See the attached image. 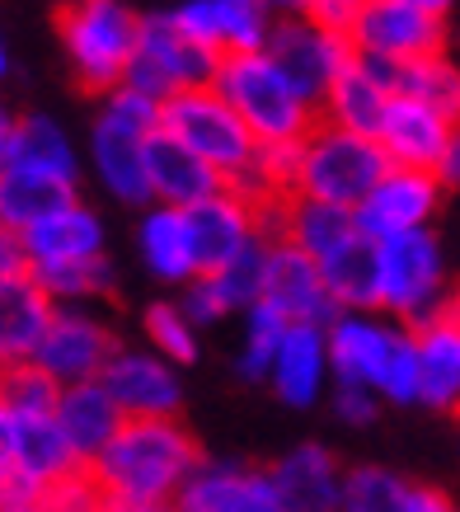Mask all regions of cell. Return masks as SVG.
Masks as SVG:
<instances>
[{"instance_id": "16", "label": "cell", "mask_w": 460, "mask_h": 512, "mask_svg": "<svg viewBox=\"0 0 460 512\" xmlns=\"http://www.w3.org/2000/svg\"><path fill=\"white\" fill-rule=\"evenodd\" d=\"M165 15L184 38H193V43L216 52V57L263 52L268 29H273V15L259 10L254 0H184V5H174Z\"/></svg>"}, {"instance_id": "17", "label": "cell", "mask_w": 460, "mask_h": 512, "mask_svg": "<svg viewBox=\"0 0 460 512\" xmlns=\"http://www.w3.org/2000/svg\"><path fill=\"white\" fill-rule=\"evenodd\" d=\"M263 475H268L277 512H338L343 461L324 442H296Z\"/></svg>"}, {"instance_id": "15", "label": "cell", "mask_w": 460, "mask_h": 512, "mask_svg": "<svg viewBox=\"0 0 460 512\" xmlns=\"http://www.w3.org/2000/svg\"><path fill=\"white\" fill-rule=\"evenodd\" d=\"M456 141H460L456 118H442L437 109L414 104V99H399V94H390V104L381 113V127H376V146H381L390 170L432 174Z\"/></svg>"}, {"instance_id": "5", "label": "cell", "mask_w": 460, "mask_h": 512, "mask_svg": "<svg viewBox=\"0 0 460 512\" xmlns=\"http://www.w3.org/2000/svg\"><path fill=\"white\" fill-rule=\"evenodd\" d=\"M390 170L381 156V146L353 132L315 123L301 141V174H296V198L324 202V207H343L353 212L367 198L376 179Z\"/></svg>"}, {"instance_id": "45", "label": "cell", "mask_w": 460, "mask_h": 512, "mask_svg": "<svg viewBox=\"0 0 460 512\" xmlns=\"http://www.w3.org/2000/svg\"><path fill=\"white\" fill-rule=\"evenodd\" d=\"M357 10H362V0H301V19H310L324 33H348Z\"/></svg>"}, {"instance_id": "46", "label": "cell", "mask_w": 460, "mask_h": 512, "mask_svg": "<svg viewBox=\"0 0 460 512\" xmlns=\"http://www.w3.org/2000/svg\"><path fill=\"white\" fill-rule=\"evenodd\" d=\"M43 489L29 480V475H19L15 466H0V508H19V503H38Z\"/></svg>"}, {"instance_id": "9", "label": "cell", "mask_w": 460, "mask_h": 512, "mask_svg": "<svg viewBox=\"0 0 460 512\" xmlns=\"http://www.w3.org/2000/svg\"><path fill=\"white\" fill-rule=\"evenodd\" d=\"M118 353V334L99 311L90 306H52L33 367L47 372L57 386H80V381H99L104 362Z\"/></svg>"}, {"instance_id": "41", "label": "cell", "mask_w": 460, "mask_h": 512, "mask_svg": "<svg viewBox=\"0 0 460 512\" xmlns=\"http://www.w3.org/2000/svg\"><path fill=\"white\" fill-rule=\"evenodd\" d=\"M108 118H118L123 127H132V132H141V137H151L155 127H160V104L155 99H146V94L127 90V85H113V90L104 94V109Z\"/></svg>"}, {"instance_id": "7", "label": "cell", "mask_w": 460, "mask_h": 512, "mask_svg": "<svg viewBox=\"0 0 460 512\" xmlns=\"http://www.w3.org/2000/svg\"><path fill=\"white\" fill-rule=\"evenodd\" d=\"M216 52L198 47L193 38L169 24V15H137V47H132V57L123 66V80L127 90L146 94L155 104H165L169 94L179 90H207L216 76Z\"/></svg>"}, {"instance_id": "27", "label": "cell", "mask_w": 460, "mask_h": 512, "mask_svg": "<svg viewBox=\"0 0 460 512\" xmlns=\"http://www.w3.org/2000/svg\"><path fill=\"white\" fill-rule=\"evenodd\" d=\"M52 419H57L62 437L71 442V451H76L85 466H90L94 456H99V451L113 442V433L123 428L118 404L108 400L99 381H80V386H62V390H57Z\"/></svg>"}, {"instance_id": "51", "label": "cell", "mask_w": 460, "mask_h": 512, "mask_svg": "<svg viewBox=\"0 0 460 512\" xmlns=\"http://www.w3.org/2000/svg\"><path fill=\"white\" fill-rule=\"evenodd\" d=\"M414 10H423V15H432V19H446V10L456 5V0H409Z\"/></svg>"}, {"instance_id": "37", "label": "cell", "mask_w": 460, "mask_h": 512, "mask_svg": "<svg viewBox=\"0 0 460 512\" xmlns=\"http://www.w3.org/2000/svg\"><path fill=\"white\" fill-rule=\"evenodd\" d=\"M57 381L47 372H38L33 362H15V367H0V414L10 419H33V414H52L57 404Z\"/></svg>"}, {"instance_id": "3", "label": "cell", "mask_w": 460, "mask_h": 512, "mask_svg": "<svg viewBox=\"0 0 460 512\" xmlns=\"http://www.w3.org/2000/svg\"><path fill=\"white\" fill-rule=\"evenodd\" d=\"M207 90L245 123L254 146L306 141V132L315 127V109L282 80V71L263 52H230V57H221Z\"/></svg>"}, {"instance_id": "12", "label": "cell", "mask_w": 460, "mask_h": 512, "mask_svg": "<svg viewBox=\"0 0 460 512\" xmlns=\"http://www.w3.org/2000/svg\"><path fill=\"white\" fill-rule=\"evenodd\" d=\"M442 198H446V188L432 174L385 170L376 179V188L353 207V226L371 245L390 240V235H404V231H423L442 212Z\"/></svg>"}, {"instance_id": "52", "label": "cell", "mask_w": 460, "mask_h": 512, "mask_svg": "<svg viewBox=\"0 0 460 512\" xmlns=\"http://www.w3.org/2000/svg\"><path fill=\"white\" fill-rule=\"evenodd\" d=\"M0 466H10V419L0 414Z\"/></svg>"}, {"instance_id": "50", "label": "cell", "mask_w": 460, "mask_h": 512, "mask_svg": "<svg viewBox=\"0 0 460 512\" xmlns=\"http://www.w3.org/2000/svg\"><path fill=\"white\" fill-rule=\"evenodd\" d=\"M259 10H268L273 19H287V15H301V0H254Z\"/></svg>"}, {"instance_id": "29", "label": "cell", "mask_w": 460, "mask_h": 512, "mask_svg": "<svg viewBox=\"0 0 460 512\" xmlns=\"http://www.w3.org/2000/svg\"><path fill=\"white\" fill-rule=\"evenodd\" d=\"M10 170H29V174H47V179H62V184H80L76 141H71V132L52 113H19Z\"/></svg>"}, {"instance_id": "44", "label": "cell", "mask_w": 460, "mask_h": 512, "mask_svg": "<svg viewBox=\"0 0 460 512\" xmlns=\"http://www.w3.org/2000/svg\"><path fill=\"white\" fill-rule=\"evenodd\" d=\"M334 414H338V423H348V428H371L376 414H381V400H376V390H367V386H334Z\"/></svg>"}, {"instance_id": "26", "label": "cell", "mask_w": 460, "mask_h": 512, "mask_svg": "<svg viewBox=\"0 0 460 512\" xmlns=\"http://www.w3.org/2000/svg\"><path fill=\"white\" fill-rule=\"evenodd\" d=\"M418 362V404L451 414L460 400V315H446L437 325L414 329Z\"/></svg>"}, {"instance_id": "35", "label": "cell", "mask_w": 460, "mask_h": 512, "mask_svg": "<svg viewBox=\"0 0 460 512\" xmlns=\"http://www.w3.org/2000/svg\"><path fill=\"white\" fill-rule=\"evenodd\" d=\"M29 278L43 287L52 306H90L113 287V264H108V254H99V259H80V264L29 268Z\"/></svg>"}, {"instance_id": "32", "label": "cell", "mask_w": 460, "mask_h": 512, "mask_svg": "<svg viewBox=\"0 0 460 512\" xmlns=\"http://www.w3.org/2000/svg\"><path fill=\"white\" fill-rule=\"evenodd\" d=\"M80 188L62 184V179H47V174H29V170H5L0 174V231H29L33 221L52 217L57 207L76 202Z\"/></svg>"}, {"instance_id": "22", "label": "cell", "mask_w": 460, "mask_h": 512, "mask_svg": "<svg viewBox=\"0 0 460 512\" xmlns=\"http://www.w3.org/2000/svg\"><path fill=\"white\" fill-rule=\"evenodd\" d=\"M141 160H146V188H151L155 207L184 212V207H193V202L212 198L216 188H226L221 184V174L207 170L193 151H184V146L169 137V132H160V127L141 141Z\"/></svg>"}, {"instance_id": "42", "label": "cell", "mask_w": 460, "mask_h": 512, "mask_svg": "<svg viewBox=\"0 0 460 512\" xmlns=\"http://www.w3.org/2000/svg\"><path fill=\"white\" fill-rule=\"evenodd\" d=\"M43 512H104V494L90 480V470H80L71 480H57L52 489H43Z\"/></svg>"}, {"instance_id": "36", "label": "cell", "mask_w": 460, "mask_h": 512, "mask_svg": "<svg viewBox=\"0 0 460 512\" xmlns=\"http://www.w3.org/2000/svg\"><path fill=\"white\" fill-rule=\"evenodd\" d=\"M141 329H146V348H151L160 362H169L174 372L198 362V353H202L198 329L188 325L184 311H179L174 301H151V306L141 311Z\"/></svg>"}, {"instance_id": "19", "label": "cell", "mask_w": 460, "mask_h": 512, "mask_svg": "<svg viewBox=\"0 0 460 512\" xmlns=\"http://www.w3.org/2000/svg\"><path fill=\"white\" fill-rule=\"evenodd\" d=\"M395 320L376 311H343L334 325L324 329V357H329V376L334 386H376L381 362L395 343Z\"/></svg>"}, {"instance_id": "14", "label": "cell", "mask_w": 460, "mask_h": 512, "mask_svg": "<svg viewBox=\"0 0 460 512\" xmlns=\"http://www.w3.org/2000/svg\"><path fill=\"white\" fill-rule=\"evenodd\" d=\"M184 226L198 278H212L216 268H226L259 235V202H249L235 188H216L212 198L184 207Z\"/></svg>"}, {"instance_id": "6", "label": "cell", "mask_w": 460, "mask_h": 512, "mask_svg": "<svg viewBox=\"0 0 460 512\" xmlns=\"http://www.w3.org/2000/svg\"><path fill=\"white\" fill-rule=\"evenodd\" d=\"M160 132L179 141L184 151L207 165V170L221 174V184H240L249 174V160H254V137L245 132V123L216 99L212 90H179L160 104Z\"/></svg>"}, {"instance_id": "53", "label": "cell", "mask_w": 460, "mask_h": 512, "mask_svg": "<svg viewBox=\"0 0 460 512\" xmlns=\"http://www.w3.org/2000/svg\"><path fill=\"white\" fill-rule=\"evenodd\" d=\"M10 76V43H5V33H0V80Z\"/></svg>"}, {"instance_id": "11", "label": "cell", "mask_w": 460, "mask_h": 512, "mask_svg": "<svg viewBox=\"0 0 460 512\" xmlns=\"http://www.w3.org/2000/svg\"><path fill=\"white\" fill-rule=\"evenodd\" d=\"M99 386L118 404L123 419H179V409H184V381L151 348L118 343V353L99 372Z\"/></svg>"}, {"instance_id": "38", "label": "cell", "mask_w": 460, "mask_h": 512, "mask_svg": "<svg viewBox=\"0 0 460 512\" xmlns=\"http://www.w3.org/2000/svg\"><path fill=\"white\" fill-rule=\"evenodd\" d=\"M282 334H287V320L277 311H268L263 301H254L245 311V343H240V357H235L240 381H268V367H273Z\"/></svg>"}, {"instance_id": "28", "label": "cell", "mask_w": 460, "mask_h": 512, "mask_svg": "<svg viewBox=\"0 0 460 512\" xmlns=\"http://www.w3.org/2000/svg\"><path fill=\"white\" fill-rule=\"evenodd\" d=\"M47 320H52V301L29 273L0 278V367L33 362Z\"/></svg>"}, {"instance_id": "1", "label": "cell", "mask_w": 460, "mask_h": 512, "mask_svg": "<svg viewBox=\"0 0 460 512\" xmlns=\"http://www.w3.org/2000/svg\"><path fill=\"white\" fill-rule=\"evenodd\" d=\"M202 447L184 428V419H123L90 466V480L104 498H132V503H165L179 494V484L198 470Z\"/></svg>"}, {"instance_id": "49", "label": "cell", "mask_w": 460, "mask_h": 512, "mask_svg": "<svg viewBox=\"0 0 460 512\" xmlns=\"http://www.w3.org/2000/svg\"><path fill=\"white\" fill-rule=\"evenodd\" d=\"M104 512H169L165 503H132V498H104Z\"/></svg>"}, {"instance_id": "18", "label": "cell", "mask_w": 460, "mask_h": 512, "mask_svg": "<svg viewBox=\"0 0 460 512\" xmlns=\"http://www.w3.org/2000/svg\"><path fill=\"white\" fill-rule=\"evenodd\" d=\"M169 512H277V503L259 466L202 456L198 470L169 498Z\"/></svg>"}, {"instance_id": "30", "label": "cell", "mask_w": 460, "mask_h": 512, "mask_svg": "<svg viewBox=\"0 0 460 512\" xmlns=\"http://www.w3.org/2000/svg\"><path fill=\"white\" fill-rule=\"evenodd\" d=\"M390 104V94L376 85V80L357 66V57L334 76V85L324 90L320 109H315V123L338 127V132H353V137L376 141V127H381V113Z\"/></svg>"}, {"instance_id": "40", "label": "cell", "mask_w": 460, "mask_h": 512, "mask_svg": "<svg viewBox=\"0 0 460 512\" xmlns=\"http://www.w3.org/2000/svg\"><path fill=\"white\" fill-rule=\"evenodd\" d=\"M371 390H376L381 404H399V409L418 404V362H414V334L409 329H395V343H390L381 376H376Z\"/></svg>"}, {"instance_id": "25", "label": "cell", "mask_w": 460, "mask_h": 512, "mask_svg": "<svg viewBox=\"0 0 460 512\" xmlns=\"http://www.w3.org/2000/svg\"><path fill=\"white\" fill-rule=\"evenodd\" d=\"M10 466L19 475H29L38 489H52L57 480L80 475L85 461L71 451V442L62 437L52 414H33V419H10Z\"/></svg>"}, {"instance_id": "47", "label": "cell", "mask_w": 460, "mask_h": 512, "mask_svg": "<svg viewBox=\"0 0 460 512\" xmlns=\"http://www.w3.org/2000/svg\"><path fill=\"white\" fill-rule=\"evenodd\" d=\"M19 273H29L24 245H19V235L0 231V278H19Z\"/></svg>"}, {"instance_id": "21", "label": "cell", "mask_w": 460, "mask_h": 512, "mask_svg": "<svg viewBox=\"0 0 460 512\" xmlns=\"http://www.w3.org/2000/svg\"><path fill=\"white\" fill-rule=\"evenodd\" d=\"M338 512H456V503L446 489L409 480L390 466H353L343 470Z\"/></svg>"}, {"instance_id": "43", "label": "cell", "mask_w": 460, "mask_h": 512, "mask_svg": "<svg viewBox=\"0 0 460 512\" xmlns=\"http://www.w3.org/2000/svg\"><path fill=\"white\" fill-rule=\"evenodd\" d=\"M174 306L184 311V320L193 329H212L230 315V306L221 301V292H216L212 278H188L184 282V301H174Z\"/></svg>"}, {"instance_id": "33", "label": "cell", "mask_w": 460, "mask_h": 512, "mask_svg": "<svg viewBox=\"0 0 460 512\" xmlns=\"http://www.w3.org/2000/svg\"><path fill=\"white\" fill-rule=\"evenodd\" d=\"M320 278L334 296L338 311H376V259H371V240L353 235L348 245H338L329 259H320Z\"/></svg>"}, {"instance_id": "34", "label": "cell", "mask_w": 460, "mask_h": 512, "mask_svg": "<svg viewBox=\"0 0 460 512\" xmlns=\"http://www.w3.org/2000/svg\"><path fill=\"white\" fill-rule=\"evenodd\" d=\"M395 94L399 99H414V104H428V109H437L442 118H456L460 113V71L446 52L414 57V62L399 66Z\"/></svg>"}, {"instance_id": "4", "label": "cell", "mask_w": 460, "mask_h": 512, "mask_svg": "<svg viewBox=\"0 0 460 512\" xmlns=\"http://www.w3.org/2000/svg\"><path fill=\"white\" fill-rule=\"evenodd\" d=\"M57 33L76 85L104 99L123 80V66L137 47V15L123 0H62Z\"/></svg>"}, {"instance_id": "2", "label": "cell", "mask_w": 460, "mask_h": 512, "mask_svg": "<svg viewBox=\"0 0 460 512\" xmlns=\"http://www.w3.org/2000/svg\"><path fill=\"white\" fill-rule=\"evenodd\" d=\"M371 259H376V315L395 320L409 334L423 325H437L446 315H460L437 226L376 240Z\"/></svg>"}, {"instance_id": "31", "label": "cell", "mask_w": 460, "mask_h": 512, "mask_svg": "<svg viewBox=\"0 0 460 512\" xmlns=\"http://www.w3.org/2000/svg\"><path fill=\"white\" fill-rule=\"evenodd\" d=\"M146 217L137 226V254L141 264L151 268L160 282L169 287H184L188 278H198L193 268V249H188V226H184V212L174 207H141Z\"/></svg>"}, {"instance_id": "48", "label": "cell", "mask_w": 460, "mask_h": 512, "mask_svg": "<svg viewBox=\"0 0 460 512\" xmlns=\"http://www.w3.org/2000/svg\"><path fill=\"white\" fill-rule=\"evenodd\" d=\"M10 151H15V113L0 104V174L10 170Z\"/></svg>"}, {"instance_id": "13", "label": "cell", "mask_w": 460, "mask_h": 512, "mask_svg": "<svg viewBox=\"0 0 460 512\" xmlns=\"http://www.w3.org/2000/svg\"><path fill=\"white\" fill-rule=\"evenodd\" d=\"M259 301L268 311H277L287 325H310L329 329L338 320V306L329 287H324L315 259H306L301 249H292L287 240H268V264H263V292Z\"/></svg>"}, {"instance_id": "24", "label": "cell", "mask_w": 460, "mask_h": 512, "mask_svg": "<svg viewBox=\"0 0 460 512\" xmlns=\"http://www.w3.org/2000/svg\"><path fill=\"white\" fill-rule=\"evenodd\" d=\"M268 386L287 409H315L329 390V357H324V329L287 325L268 367Z\"/></svg>"}, {"instance_id": "10", "label": "cell", "mask_w": 460, "mask_h": 512, "mask_svg": "<svg viewBox=\"0 0 460 512\" xmlns=\"http://www.w3.org/2000/svg\"><path fill=\"white\" fill-rule=\"evenodd\" d=\"M343 38L357 57H381V62L404 66L414 57L446 52V19L423 15L409 0H362Z\"/></svg>"}, {"instance_id": "54", "label": "cell", "mask_w": 460, "mask_h": 512, "mask_svg": "<svg viewBox=\"0 0 460 512\" xmlns=\"http://www.w3.org/2000/svg\"><path fill=\"white\" fill-rule=\"evenodd\" d=\"M0 512H43V503H19V508H0Z\"/></svg>"}, {"instance_id": "39", "label": "cell", "mask_w": 460, "mask_h": 512, "mask_svg": "<svg viewBox=\"0 0 460 512\" xmlns=\"http://www.w3.org/2000/svg\"><path fill=\"white\" fill-rule=\"evenodd\" d=\"M263 264H268V240L263 235H254L235 259H230L226 268H216L212 282L216 292H221V301H226L230 311H249L254 301H259L263 292Z\"/></svg>"}, {"instance_id": "20", "label": "cell", "mask_w": 460, "mask_h": 512, "mask_svg": "<svg viewBox=\"0 0 460 512\" xmlns=\"http://www.w3.org/2000/svg\"><path fill=\"white\" fill-rule=\"evenodd\" d=\"M24 259L29 268H57V264H80V259H99L104 254V217L90 202H66L52 217L33 221L29 231H19Z\"/></svg>"}, {"instance_id": "23", "label": "cell", "mask_w": 460, "mask_h": 512, "mask_svg": "<svg viewBox=\"0 0 460 512\" xmlns=\"http://www.w3.org/2000/svg\"><path fill=\"white\" fill-rule=\"evenodd\" d=\"M141 141H146L141 132L123 127L118 118H108V113H99L90 127V170L104 184V193H113L123 207H151Z\"/></svg>"}, {"instance_id": "8", "label": "cell", "mask_w": 460, "mask_h": 512, "mask_svg": "<svg viewBox=\"0 0 460 512\" xmlns=\"http://www.w3.org/2000/svg\"><path fill=\"white\" fill-rule=\"evenodd\" d=\"M263 57L282 71V80L306 99L310 109H320L324 90L334 85V76L343 66L353 62V47H348L343 33H324V29H315L310 19L287 15V19H273L268 43H263Z\"/></svg>"}]
</instances>
